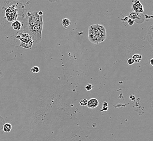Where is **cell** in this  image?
Segmentation results:
<instances>
[{
    "mask_svg": "<svg viewBox=\"0 0 153 141\" xmlns=\"http://www.w3.org/2000/svg\"><path fill=\"white\" fill-rule=\"evenodd\" d=\"M106 38L105 27L101 24H93L89 28V39L95 44L103 42Z\"/></svg>",
    "mask_w": 153,
    "mask_h": 141,
    "instance_id": "obj_1",
    "label": "cell"
},
{
    "mask_svg": "<svg viewBox=\"0 0 153 141\" xmlns=\"http://www.w3.org/2000/svg\"><path fill=\"white\" fill-rule=\"evenodd\" d=\"M21 42L20 46L24 48H31L33 45L32 38L27 33H20L16 36Z\"/></svg>",
    "mask_w": 153,
    "mask_h": 141,
    "instance_id": "obj_2",
    "label": "cell"
},
{
    "mask_svg": "<svg viewBox=\"0 0 153 141\" xmlns=\"http://www.w3.org/2000/svg\"><path fill=\"white\" fill-rule=\"evenodd\" d=\"M18 17V8L17 5H10L6 10V18L8 21L16 20Z\"/></svg>",
    "mask_w": 153,
    "mask_h": 141,
    "instance_id": "obj_3",
    "label": "cell"
},
{
    "mask_svg": "<svg viewBox=\"0 0 153 141\" xmlns=\"http://www.w3.org/2000/svg\"><path fill=\"white\" fill-rule=\"evenodd\" d=\"M132 9L134 10V12L137 14L142 13L144 11L143 7L142 4L139 1H136L132 4Z\"/></svg>",
    "mask_w": 153,
    "mask_h": 141,
    "instance_id": "obj_4",
    "label": "cell"
},
{
    "mask_svg": "<svg viewBox=\"0 0 153 141\" xmlns=\"http://www.w3.org/2000/svg\"><path fill=\"white\" fill-rule=\"evenodd\" d=\"M98 105L99 102L96 98H91L87 102V106L89 109L96 108Z\"/></svg>",
    "mask_w": 153,
    "mask_h": 141,
    "instance_id": "obj_5",
    "label": "cell"
},
{
    "mask_svg": "<svg viewBox=\"0 0 153 141\" xmlns=\"http://www.w3.org/2000/svg\"><path fill=\"white\" fill-rule=\"evenodd\" d=\"M12 27L14 30L18 31L22 29V24L21 21L19 20H15L12 23Z\"/></svg>",
    "mask_w": 153,
    "mask_h": 141,
    "instance_id": "obj_6",
    "label": "cell"
},
{
    "mask_svg": "<svg viewBox=\"0 0 153 141\" xmlns=\"http://www.w3.org/2000/svg\"><path fill=\"white\" fill-rule=\"evenodd\" d=\"M153 25L148 28L147 32V39L148 41L150 42V45L152 46L153 45Z\"/></svg>",
    "mask_w": 153,
    "mask_h": 141,
    "instance_id": "obj_7",
    "label": "cell"
},
{
    "mask_svg": "<svg viewBox=\"0 0 153 141\" xmlns=\"http://www.w3.org/2000/svg\"><path fill=\"white\" fill-rule=\"evenodd\" d=\"M3 130L4 132H9L12 130V125L10 123H6L3 126Z\"/></svg>",
    "mask_w": 153,
    "mask_h": 141,
    "instance_id": "obj_8",
    "label": "cell"
},
{
    "mask_svg": "<svg viewBox=\"0 0 153 141\" xmlns=\"http://www.w3.org/2000/svg\"><path fill=\"white\" fill-rule=\"evenodd\" d=\"M61 24L65 28H67L71 24V21L68 18H64L61 21Z\"/></svg>",
    "mask_w": 153,
    "mask_h": 141,
    "instance_id": "obj_9",
    "label": "cell"
},
{
    "mask_svg": "<svg viewBox=\"0 0 153 141\" xmlns=\"http://www.w3.org/2000/svg\"><path fill=\"white\" fill-rule=\"evenodd\" d=\"M132 58L135 63H139L142 60V56L140 54H135L132 56Z\"/></svg>",
    "mask_w": 153,
    "mask_h": 141,
    "instance_id": "obj_10",
    "label": "cell"
},
{
    "mask_svg": "<svg viewBox=\"0 0 153 141\" xmlns=\"http://www.w3.org/2000/svg\"><path fill=\"white\" fill-rule=\"evenodd\" d=\"M30 71L34 73H38L40 72V69L38 66H34L30 69Z\"/></svg>",
    "mask_w": 153,
    "mask_h": 141,
    "instance_id": "obj_11",
    "label": "cell"
},
{
    "mask_svg": "<svg viewBox=\"0 0 153 141\" xmlns=\"http://www.w3.org/2000/svg\"><path fill=\"white\" fill-rule=\"evenodd\" d=\"M135 63L134 61L132 59V58H129L128 60H126V63L129 65H132L134 63Z\"/></svg>",
    "mask_w": 153,
    "mask_h": 141,
    "instance_id": "obj_12",
    "label": "cell"
},
{
    "mask_svg": "<svg viewBox=\"0 0 153 141\" xmlns=\"http://www.w3.org/2000/svg\"><path fill=\"white\" fill-rule=\"evenodd\" d=\"M87 102L88 100L86 99H82L80 102V105L81 106H86L87 105Z\"/></svg>",
    "mask_w": 153,
    "mask_h": 141,
    "instance_id": "obj_13",
    "label": "cell"
},
{
    "mask_svg": "<svg viewBox=\"0 0 153 141\" xmlns=\"http://www.w3.org/2000/svg\"><path fill=\"white\" fill-rule=\"evenodd\" d=\"M93 86L91 84H87L86 86H85V89L87 90V91H90L93 89Z\"/></svg>",
    "mask_w": 153,
    "mask_h": 141,
    "instance_id": "obj_14",
    "label": "cell"
},
{
    "mask_svg": "<svg viewBox=\"0 0 153 141\" xmlns=\"http://www.w3.org/2000/svg\"><path fill=\"white\" fill-rule=\"evenodd\" d=\"M134 22H135V21L132 20L131 18H129L128 20V24H129V25H130V26H132V25H133L134 24Z\"/></svg>",
    "mask_w": 153,
    "mask_h": 141,
    "instance_id": "obj_15",
    "label": "cell"
},
{
    "mask_svg": "<svg viewBox=\"0 0 153 141\" xmlns=\"http://www.w3.org/2000/svg\"><path fill=\"white\" fill-rule=\"evenodd\" d=\"M153 59H150V65H151V66H153Z\"/></svg>",
    "mask_w": 153,
    "mask_h": 141,
    "instance_id": "obj_16",
    "label": "cell"
}]
</instances>
